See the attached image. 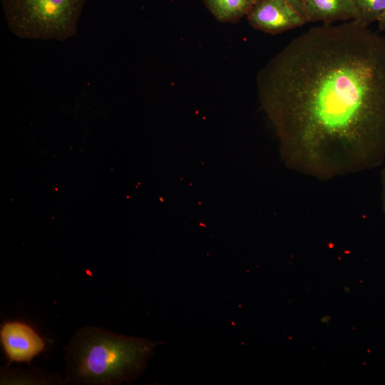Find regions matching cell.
Listing matches in <instances>:
<instances>
[{
  "label": "cell",
  "mask_w": 385,
  "mask_h": 385,
  "mask_svg": "<svg viewBox=\"0 0 385 385\" xmlns=\"http://www.w3.org/2000/svg\"><path fill=\"white\" fill-rule=\"evenodd\" d=\"M378 29L379 31H385V11L378 21Z\"/></svg>",
  "instance_id": "cell-12"
},
{
  "label": "cell",
  "mask_w": 385,
  "mask_h": 385,
  "mask_svg": "<svg viewBox=\"0 0 385 385\" xmlns=\"http://www.w3.org/2000/svg\"><path fill=\"white\" fill-rule=\"evenodd\" d=\"M1 384H61L66 383L61 375L42 371L10 369L9 365L1 369Z\"/></svg>",
  "instance_id": "cell-8"
},
{
  "label": "cell",
  "mask_w": 385,
  "mask_h": 385,
  "mask_svg": "<svg viewBox=\"0 0 385 385\" xmlns=\"http://www.w3.org/2000/svg\"><path fill=\"white\" fill-rule=\"evenodd\" d=\"M158 344L98 327H83L75 333L65 349L66 383H130L144 371Z\"/></svg>",
  "instance_id": "cell-2"
},
{
  "label": "cell",
  "mask_w": 385,
  "mask_h": 385,
  "mask_svg": "<svg viewBox=\"0 0 385 385\" xmlns=\"http://www.w3.org/2000/svg\"><path fill=\"white\" fill-rule=\"evenodd\" d=\"M307 22L332 24L339 20H356L357 11L351 0H302Z\"/></svg>",
  "instance_id": "cell-6"
},
{
  "label": "cell",
  "mask_w": 385,
  "mask_h": 385,
  "mask_svg": "<svg viewBox=\"0 0 385 385\" xmlns=\"http://www.w3.org/2000/svg\"><path fill=\"white\" fill-rule=\"evenodd\" d=\"M287 165L319 180L385 163V36L355 20L314 26L258 72Z\"/></svg>",
  "instance_id": "cell-1"
},
{
  "label": "cell",
  "mask_w": 385,
  "mask_h": 385,
  "mask_svg": "<svg viewBox=\"0 0 385 385\" xmlns=\"http://www.w3.org/2000/svg\"><path fill=\"white\" fill-rule=\"evenodd\" d=\"M0 341L5 355L12 362H26L45 349L43 339L29 325L19 321L5 322L0 329Z\"/></svg>",
  "instance_id": "cell-5"
},
{
  "label": "cell",
  "mask_w": 385,
  "mask_h": 385,
  "mask_svg": "<svg viewBox=\"0 0 385 385\" xmlns=\"http://www.w3.org/2000/svg\"><path fill=\"white\" fill-rule=\"evenodd\" d=\"M207 10L220 22L232 23L247 16L257 0H203Z\"/></svg>",
  "instance_id": "cell-7"
},
{
  "label": "cell",
  "mask_w": 385,
  "mask_h": 385,
  "mask_svg": "<svg viewBox=\"0 0 385 385\" xmlns=\"http://www.w3.org/2000/svg\"><path fill=\"white\" fill-rule=\"evenodd\" d=\"M247 19L253 28L270 34H279L307 22L286 0H257Z\"/></svg>",
  "instance_id": "cell-4"
},
{
  "label": "cell",
  "mask_w": 385,
  "mask_h": 385,
  "mask_svg": "<svg viewBox=\"0 0 385 385\" xmlns=\"http://www.w3.org/2000/svg\"><path fill=\"white\" fill-rule=\"evenodd\" d=\"M86 0H1L10 30L22 38L65 41L73 36Z\"/></svg>",
  "instance_id": "cell-3"
},
{
  "label": "cell",
  "mask_w": 385,
  "mask_h": 385,
  "mask_svg": "<svg viewBox=\"0 0 385 385\" xmlns=\"http://www.w3.org/2000/svg\"><path fill=\"white\" fill-rule=\"evenodd\" d=\"M383 165L384 166L381 170V178H380L381 205V210L385 217V164H383Z\"/></svg>",
  "instance_id": "cell-10"
},
{
  "label": "cell",
  "mask_w": 385,
  "mask_h": 385,
  "mask_svg": "<svg viewBox=\"0 0 385 385\" xmlns=\"http://www.w3.org/2000/svg\"><path fill=\"white\" fill-rule=\"evenodd\" d=\"M357 11L355 21L365 27L378 22L385 11V0H351Z\"/></svg>",
  "instance_id": "cell-9"
},
{
  "label": "cell",
  "mask_w": 385,
  "mask_h": 385,
  "mask_svg": "<svg viewBox=\"0 0 385 385\" xmlns=\"http://www.w3.org/2000/svg\"><path fill=\"white\" fill-rule=\"evenodd\" d=\"M305 19V12L302 0H286ZM307 20V19H306Z\"/></svg>",
  "instance_id": "cell-11"
}]
</instances>
